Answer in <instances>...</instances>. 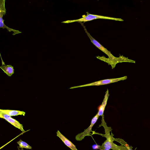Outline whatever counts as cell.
<instances>
[{
    "label": "cell",
    "instance_id": "obj_14",
    "mask_svg": "<svg viewBox=\"0 0 150 150\" xmlns=\"http://www.w3.org/2000/svg\"><path fill=\"white\" fill-rule=\"evenodd\" d=\"M114 141H115L119 142L121 144V145L124 146L127 149L129 147V146L127 144V143L121 139L114 138Z\"/></svg>",
    "mask_w": 150,
    "mask_h": 150
},
{
    "label": "cell",
    "instance_id": "obj_6",
    "mask_svg": "<svg viewBox=\"0 0 150 150\" xmlns=\"http://www.w3.org/2000/svg\"><path fill=\"white\" fill-rule=\"evenodd\" d=\"M80 23L84 28L86 33L88 36L91 40V42L92 43H93L99 49L107 55L109 57L112 56L113 55L111 53L110 51H108L106 48L103 47L90 35L89 33L87 31L86 29V28L85 27L83 23Z\"/></svg>",
    "mask_w": 150,
    "mask_h": 150
},
{
    "label": "cell",
    "instance_id": "obj_13",
    "mask_svg": "<svg viewBox=\"0 0 150 150\" xmlns=\"http://www.w3.org/2000/svg\"><path fill=\"white\" fill-rule=\"evenodd\" d=\"M17 143L19 145V148H24L27 149H31L32 148L31 146L21 139H20L19 141L17 142Z\"/></svg>",
    "mask_w": 150,
    "mask_h": 150
},
{
    "label": "cell",
    "instance_id": "obj_2",
    "mask_svg": "<svg viewBox=\"0 0 150 150\" xmlns=\"http://www.w3.org/2000/svg\"><path fill=\"white\" fill-rule=\"evenodd\" d=\"M96 57L101 60L103 61L108 63V64L110 65L112 67V69H113L116 64L120 62H129L135 63V62L133 60L129 59L123 55L120 56L119 57H116L112 55L108 58H106L104 56H98Z\"/></svg>",
    "mask_w": 150,
    "mask_h": 150
},
{
    "label": "cell",
    "instance_id": "obj_10",
    "mask_svg": "<svg viewBox=\"0 0 150 150\" xmlns=\"http://www.w3.org/2000/svg\"><path fill=\"white\" fill-rule=\"evenodd\" d=\"M0 111L3 112L11 116L18 115H23L24 116L25 114V112L23 111L17 110L0 109Z\"/></svg>",
    "mask_w": 150,
    "mask_h": 150
},
{
    "label": "cell",
    "instance_id": "obj_11",
    "mask_svg": "<svg viewBox=\"0 0 150 150\" xmlns=\"http://www.w3.org/2000/svg\"><path fill=\"white\" fill-rule=\"evenodd\" d=\"M1 69L9 76H11L14 73V70L11 65H4L0 67Z\"/></svg>",
    "mask_w": 150,
    "mask_h": 150
},
{
    "label": "cell",
    "instance_id": "obj_7",
    "mask_svg": "<svg viewBox=\"0 0 150 150\" xmlns=\"http://www.w3.org/2000/svg\"><path fill=\"white\" fill-rule=\"evenodd\" d=\"M56 133L57 136L66 145L72 150H78L76 146L62 134L59 131L57 130Z\"/></svg>",
    "mask_w": 150,
    "mask_h": 150
},
{
    "label": "cell",
    "instance_id": "obj_8",
    "mask_svg": "<svg viewBox=\"0 0 150 150\" xmlns=\"http://www.w3.org/2000/svg\"><path fill=\"white\" fill-rule=\"evenodd\" d=\"M109 96V94L108 90V89H107L105 92L103 101L101 105H100L98 108V110L97 114L99 116H101L102 117H104L103 113L105 107L107 105V102Z\"/></svg>",
    "mask_w": 150,
    "mask_h": 150
},
{
    "label": "cell",
    "instance_id": "obj_3",
    "mask_svg": "<svg viewBox=\"0 0 150 150\" xmlns=\"http://www.w3.org/2000/svg\"><path fill=\"white\" fill-rule=\"evenodd\" d=\"M127 76H125L120 78L102 80L83 85L72 87L70 88H69L72 89L81 87L94 86H98L107 84L117 82L121 80H124L127 79Z\"/></svg>",
    "mask_w": 150,
    "mask_h": 150
},
{
    "label": "cell",
    "instance_id": "obj_1",
    "mask_svg": "<svg viewBox=\"0 0 150 150\" xmlns=\"http://www.w3.org/2000/svg\"><path fill=\"white\" fill-rule=\"evenodd\" d=\"M101 135L106 138V140L101 146H100V148L101 149H106L109 150L110 149L112 150H129L126 147L122 145L118 146L113 143L114 135L112 132L111 135H110V132L105 133V134Z\"/></svg>",
    "mask_w": 150,
    "mask_h": 150
},
{
    "label": "cell",
    "instance_id": "obj_5",
    "mask_svg": "<svg viewBox=\"0 0 150 150\" xmlns=\"http://www.w3.org/2000/svg\"><path fill=\"white\" fill-rule=\"evenodd\" d=\"M99 116L97 113L92 119L90 125L84 131L81 133L78 134L75 137V139L78 141H81L86 136H90L91 134V132L93 131L92 128L97 121Z\"/></svg>",
    "mask_w": 150,
    "mask_h": 150
},
{
    "label": "cell",
    "instance_id": "obj_16",
    "mask_svg": "<svg viewBox=\"0 0 150 150\" xmlns=\"http://www.w3.org/2000/svg\"><path fill=\"white\" fill-rule=\"evenodd\" d=\"M92 148L94 149H99L100 148V146L97 144H94L92 146Z\"/></svg>",
    "mask_w": 150,
    "mask_h": 150
},
{
    "label": "cell",
    "instance_id": "obj_15",
    "mask_svg": "<svg viewBox=\"0 0 150 150\" xmlns=\"http://www.w3.org/2000/svg\"><path fill=\"white\" fill-rule=\"evenodd\" d=\"M11 117L9 115L0 111V117L6 120Z\"/></svg>",
    "mask_w": 150,
    "mask_h": 150
},
{
    "label": "cell",
    "instance_id": "obj_4",
    "mask_svg": "<svg viewBox=\"0 0 150 150\" xmlns=\"http://www.w3.org/2000/svg\"><path fill=\"white\" fill-rule=\"evenodd\" d=\"M5 0H0V28H6L9 32H13V35L21 33V32L18 30H14L8 27L4 23V20L3 19V17L6 13V9L5 6Z\"/></svg>",
    "mask_w": 150,
    "mask_h": 150
},
{
    "label": "cell",
    "instance_id": "obj_12",
    "mask_svg": "<svg viewBox=\"0 0 150 150\" xmlns=\"http://www.w3.org/2000/svg\"><path fill=\"white\" fill-rule=\"evenodd\" d=\"M6 120L11 124L12 125L20 129L22 132L25 131V130L23 129V126L22 125L20 124L18 121L15 119L11 117Z\"/></svg>",
    "mask_w": 150,
    "mask_h": 150
},
{
    "label": "cell",
    "instance_id": "obj_9",
    "mask_svg": "<svg viewBox=\"0 0 150 150\" xmlns=\"http://www.w3.org/2000/svg\"><path fill=\"white\" fill-rule=\"evenodd\" d=\"M86 13L87 15L86 16L90 19V21L97 19L114 20L119 21H124L121 18L109 17L100 15L91 14L89 13L88 12H86Z\"/></svg>",
    "mask_w": 150,
    "mask_h": 150
}]
</instances>
